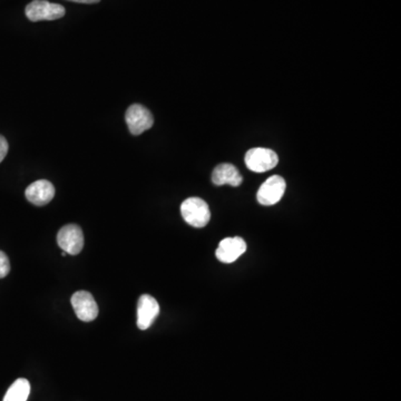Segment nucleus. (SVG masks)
<instances>
[{"label": "nucleus", "mask_w": 401, "mask_h": 401, "mask_svg": "<svg viewBox=\"0 0 401 401\" xmlns=\"http://www.w3.org/2000/svg\"><path fill=\"white\" fill-rule=\"evenodd\" d=\"M25 196L34 205H46L55 196V188L49 181H36L26 188Z\"/></svg>", "instance_id": "10"}, {"label": "nucleus", "mask_w": 401, "mask_h": 401, "mask_svg": "<svg viewBox=\"0 0 401 401\" xmlns=\"http://www.w3.org/2000/svg\"><path fill=\"white\" fill-rule=\"evenodd\" d=\"M125 120L128 130L135 136L150 130L154 124L152 113L140 104H133L127 108Z\"/></svg>", "instance_id": "4"}, {"label": "nucleus", "mask_w": 401, "mask_h": 401, "mask_svg": "<svg viewBox=\"0 0 401 401\" xmlns=\"http://www.w3.org/2000/svg\"><path fill=\"white\" fill-rule=\"evenodd\" d=\"M181 214L186 223L194 228H204L211 220V212L205 200L190 198L181 205Z\"/></svg>", "instance_id": "1"}, {"label": "nucleus", "mask_w": 401, "mask_h": 401, "mask_svg": "<svg viewBox=\"0 0 401 401\" xmlns=\"http://www.w3.org/2000/svg\"><path fill=\"white\" fill-rule=\"evenodd\" d=\"M8 150H9V145H8L7 140L4 138L3 135H0V163L3 162L4 158H6Z\"/></svg>", "instance_id": "14"}, {"label": "nucleus", "mask_w": 401, "mask_h": 401, "mask_svg": "<svg viewBox=\"0 0 401 401\" xmlns=\"http://www.w3.org/2000/svg\"><path fill=\"white\" fill-rule=\"evenodd\" d=\"M160 313V305L156 299L150 295H141L138 303V327L141 330H148Z\"/></svg>", "instance_id": "9"}, {"label": "nucleus", "mask_w": 401, "mask_h": 401, "mask_svg": "<svg viewBox=\"0 0 401 401\" xmlns=\"http://www.w3.org/2000/svg\"><path fill=\"white\" fill-rule=\"evenodd\" d=\"M9 272H11V262L6 253L0 251V279L7 277Z\"/></svg>", "instance_id": "13"}, {"label": "nucleus", "mask_w": 401, "mask_h": 401, "mask_svg": "<svg viewBox=\"0 0 401 401\" xmlns=\"http://www.w3.org/2000/svg\"><path fill=\"white\" fill-rule=\"evenodd\" d=\"M69 1H74V3L79 4H96L99 3L101 0H69Z\"/></svg>", "instance_id": "15"}, {"label": "nucleus", "mask_w": 401, "mask_h": 401, "mask_svg": "<svg viewBox=\"0 0 401 401\" xmlns=\"http://www.w3.org/2000/svg\"><path fill=\"white\" fill-rule=\"evenodd\" d=\"M31 394V384L27 379H17L9 387L3 401H27Z\"/></svg>", "instance_id": "12"}, {"label": "nucleus", "mask_w": 401, "mask_h": 401, "mask_svg": "<svg viewBox=\"0 0 401 401\" xmlns=\"http://www.w3.org/2000/svg\"><path fill=\"white\" fill-rule=\"evenodd\" d=\"M285 178L279 176H273L268 178L258 191V202L261 205H275L285 196Z\"/></svg>", "instance_id": "6"}, {"label": "nucleus", "mask_w": 401, "mask_h": 401, "mask_svg": "<svg viewBox=\"0 0 401 401\" xmlns=\"http://www.w3.org/2000/svg\"><path fill=\"white\" fill-rule=\"evenodd\" d=\"M71 305L79 320L91 323L98 315V305L94 297L87 291H78L71 297Z\"/></svg>", "instance_id": "7"}, {"label": "nucleus", "mask_w": 401, "mask_h": 401, "mask_svg": "<svg viewBox=\"0 0 401 401\" xmlns=\"http://www.w3.org/2000/svg\"><path fill=\"white\" fill-rule=\"evenodd\" d=\"M57 243L67 254L76 255L84 248V234L76 224H67L59 230Z\"/></svg>", "instance_id": "5"}, {"label": "nucleus", "mask_w": 401, "mask_h": 401, "mask_svg": "<svg viewBox=\"0 0 401 401\" xmlns=\"http://www.w3.org/2000/svg\"><path fill=\"white\" fill-rule=\"evenodd\" d=\"M66 14L59 4H51L46 0H34L26 7V16L31 21H56Z\"/></svg>", "instance_id": "3"}, {"label": "nucleus", "mask_w": 401, "mask_h": 401, "mask_svg": "<svg viewBox=\"0 0 401 401\" xmlns=\"http://www.w3.org/2000/svg\"><path fill=\"white\" fill-rule=\"evenodd\" d=\"M247 251V243L242 238H226L222 240L216 249L215 255L218 261L223 263H233L242 254Z\"/></svg>", "instance_id": "8"}, {"label": "nucleus", "mask_w": 401, "mask_h": 401, "mask_svg": "<svg viewBox=\"0 0 401 401\" xmlns=\"http://www.w3.org/2000/svg\"><path fill=\"white\" fill-rule=\"evenodd\" d=\"M244 161H245V166L252 172L263 173L278 166L279 156L275 151L269 148H255L248 151Z\"/></svg>", "instance_id": "2"}, {"label": "nucleus", "mask_w": 401, "mask_h": 401, "mask_svg": "<svg viewBox=\"0 0 401 401\" xmlns=\"http://www.w3.org/2000/svg\"><path fill=\"white\" fill-rule=\"evenodd\" d=\"M61 255H63V257H66L67 253L65 251L61 252Z\"/></svg>", "instance_id": "16"}, {"label": "nucleus", "mask_w": 401, "mask_h": 401, "mask_svg": "<svg viewBox=\"0 0 401 401\" xmlns=\"http://www.w3.org/2000/svg\"><path fill=\"white\" fill-rule=\"evenodd\" d=\"M212 182L218 186L229 184V186L236 188V186H241L243 178L235 166L229 163H224L214 168L213 173H212Z\"/></svg>", "instance_id": "11"}]
</instances>
